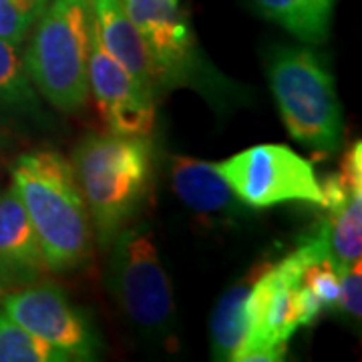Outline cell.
I'll return each mask as SVG.
<instances>
[{
    "instance_id": "obj_17",
    "label": "cell",
    "mask_w": 362,
    "mask_h": 362,
    "mask_svg": "<svg viewBox=\"0 0 362 362\" xmlns=\"http://www.w3.org/2000/svg\"><path fill=\"white\" fill-rule=\"evenodd\" d=\"M63 352L26 330L0 308V362H66Z\"/></svg>"
},
{
    "instance_id": "obj_19",
    "label": "cell",
    "mask_w": 362,
    "mask_h": 362,
    "mask_svg": "<svg viewBox=\"0 0 362 362\" xmlns=\"http://www.w3.org/2000/svg\"><path fill=\"white\" fill-rule=\"evenodd\" d=\"M334 262L324 259V262H314L310 264L304 276H302V284L310 290L314 296L318 298V302L322 304L324 310L337 308L338 292H340V274Z\"/></svg>"
},
{
    "instance_id": "obj_7",
    "label": "cell",
    "mask_w": 362,
    "mask_h": 362,
    "mask_svg": "<svg viewBox=\"0 0 362 362\" xmlns=\"http://www.w3.org/2000/svg\"><path fill=\"white\" fill-rule=\"evenodd\" d=\"M235 197L252 209L288 202L324 207L322 181L306 157L286 145H254L218 163Z\"/></svg>"
},
{
    "instance_id": "obj_18",
    "label": "cell",
    "mask_w": 362,
    "mask_h": 362,
    "mask_svg": "<svg viewBox=\"0 0 362 362\" xmlns=\"http://www.w3.org/2000/svg\"><path fill=\"white\" fill-rule=\"evenodd\" d=\"M51 0H0V39L23 47Z\"/></svg>"
},
{
    "instance_id": "obj_15",
    "label": "cell",
    "mask_w": 362,
    "mask_h": 362,
    "mask_svg": "<svg viewBox=\"0 0 362 362\" xmlns=\"http://www.w3.org/2000/svg\"><path fill=\"white\" fill-rule=\"evenodd\" d=\"M0 119L39 121L42 105L26 73L21 47L0 39Z\"/></svg>"
},
{
    "instance_id": "obj_16",
    "label": "cell",
    "mask_w": 362,
    "mask_h": 362,
    "mask_svg": "<svg viewBox=\"0 0 362 362\" xmlns=\"http://www.w3.org/2000/svg\"><path fill=\"white\" fill-rule=\"evenodd\" d=\"M328 246L337 266L361 262L362 256V189H354L344 204L326 209Z\"/></svg>"
},
{
    "instance_id": "obj_11",
    "label": "cell",
    "mask_w": 362,
    "mask_h": 362,
    "mask_svg": "<svg viewBox=\"0 0 362 362\" xmlns=\"http://www.w3.org/2000/svg\"><path fill=\"white\" fill-rule=\"evenodd\" d=\"M169 180L183 206L206 220H226L246 207L221 175L218 163L177 156L171 159Z\"/></svg>"
},
{
    "instance_id": "obj_20",
    "label": "cell",
    "mask_w": 362,
    "mask_h": 362,
    "mask_svg": "<svg viewBox=\"0 0 362 362\" xmlns=\"http://www.w3.org/2000/svg\"><path fill=\"white\" fill-rule=\"evenodd\" d=\"M340 292H338L337 308L350 322H361L362 316V272L361 262L349 266H340Z\"/></svg>"
},
{
    "instance_id": "obj_22",
    "label": "cell",
    "mask_w": 362,
    "mask_h": 362,
    "mask_svg": "<svg viewBox=\"0 0 362 362\" xmlns=\"http://www.w3.org/2000/svg\"><path fill=\"white\" fill-rule=\"evenodd\" d=\"M2 292H4V286H2V282H0V298H2Z\"/></svg>"
},
{
    "instance_id": "obj_3",
    "label": "cell",
    "mask_w": 362,
    "mask_h": 362,
    "mask_svg": "<svg viewBox=\"0 0 362 362\" xmlns=\"http://www.w3.org/2000/svg\"><path fill=\"white\" fill-rule=\"evenodd\" d=\"M266 77L292 139L320 156L342 147L344 113L334 77L310 45H280L268 52Z\"/></svg>"
},
{
    "instance_id": "obj_4",
    "label": "cell",
    "mask_w": 362,
    "mask_h": 362,
    "mask_svg": "<svg viewBox=\"0 0 362 362\" xmlns=\"http://www.w3.org/2000/svg\"><path fill=\"white\" fill-rule=\"evenodd\" d=\"M90 35L89 0H51L26 39V73L40 97L61 113L87 107Z\"/></svg>"
},
{
    "instance_id": "obj_6",
    "label": "cell",
    "mask_w": 362,
    "mask_h": 362,
    "mask_svg": "<svg viewBox=\"0 0 362 362\" xmlns=\"http://www.w3.org/2000/svg\"><path fill=\"white\" fill-rule=\"evenodd\" d=\"M147 47L157 90L189 87L214 95L226 87L204 59L195 30L180 0H121Z\"/></svg>"
},
{
    "instance_id": "obj_12",
    "label": "cell",
    "mask_w": 362,
    "mask_h": 362,
    "mask_svg": "<svg viewBox=\"0 0 362 362\" xmlns=\"http://www.w3.org/2000/svg\"><path fill=\"white\" fill-rule=\"evenodd\" d=\"M89 2L93 30L99 45L119 65L125 66L145 89L157 97V85L149 52L137 26L133 25V21L125 11L123 2L121 0H89Z\"/></svg>"
},
{
    "instance_id": "obj_13",
    "label": "cell",
    "mask_w": 362,
    "mask_h": 362,
    "mask_svg": "<svg viewBox=\"0 0 362 362\" xmlns=\"http://www.w3.org/2000/svg\"><path fill=\"white\" fill-rule=\"evenodd\" d=\"M250 4L302 45L316 47L330 35L338 0H250Z\"/></svg>"
},
{
    "instance_id": "obj_21",
    "label": "cell",
    "mask_w": 362,
    "mask_h": 362,
    "mask_svg": "<svg viewBox=\"0 0 362 362\" xmlns=\"http://www.w3.org/2000/svg\"><path fill=\"white\" fill-rule=\"evenodd\" d=\"M4 145H6V139H4V135H0V149H2Z\"/></svg>"
},
{
    "instance_id": "obj_14",
    "label": "cell",
    "mask_w": 362,
    "mask_h": 362,
    "mask_svg": "<svg viewBox=\"0 0 362 362\" xmlns=\"http://www.w3.org/2000/svg\"><path fill=\"white\" fill-rule=\"evenodd\" d=\"M256 272L244 280L230 286L218 300L209 318V337H211V358L214 361H232L235 352L244 344L247 332V298L252 292Z\"/></svg>"
},
{
    "instance_id": "obj_10",
    "label": "cell",
    "mask_w": 362,
    "mask_h": 362,
    "mask_svg": "<svg viewBox=\"0 0 362 362\" xmlns=\"http://www.w3.org/2000/svg\"><path fill=\"white\" fill-rule=\"evenodd\" d=\"M47 264L13 183L0 189V282L23 288L42 280Z\"/></svg>"
},
{
    "instance_id": "obj_1",
    "label": "cell",
    "mask_w": 362,
    "mask_h": 362,
    "mask_svg": "<svg viewBox=\"0 0 362 362\" xmlns=\"http://www.w3.org/2000/svg\"><path fill=\"white\" fill-rule=\"evenodd\" d=\"M11 183L37 233L47 270L71 274L87 266L93 228L71 161L51 149L23 153Z\"/></svg>"
},
{
    "instance_id": "obj_2",
    "label": "cell",
    "mask_w": 362,
    "mask_h": 362,
    "mask_svg": "<svg viewBox=\"0 0 362 362\" xmlns=\"http://www.w3.org/2000/svg\"><path fill=\"white\" fill-rule=\"evenodd\" d=\"M71 165L89 211L93 238L103 247L141 209L153 177V147L143 135L90 133Z\"/></svg>"
},
{
    "instance_id": "obj_9",
    "label": "cell",
    "mask_w": 362,
    "mask_h": 362,
    "mask_svg": "<svg viewBox=\"0 0 362 362\" xmlns=\"http://www.w3.org/2000/svg\"><path fill=\"white\" fill-rule=\"evenodd\" d=\"M89 93L109 133L149 137L156 127V95L105 51L95 30L90 35Z\"/></svg>"
},
{
    "instance_id": "obj_5",
    "label": "cell",
    "mask_w": 362,
    "mask_h": 362,
    "mask_svg": "<svg viewBox=\"0 0 362 362\" xmlns=\"http://www.w3.org/2000/svg\"><path fill=\"white\" fill-rule=\"evenodd\" d=\"M107 290L117 308L145 337L168 342L175 337L173 284L147 226L123 228L109 244Z\"/></svg>"
},
{
    "instance_id": "obj_8",
    "label": "cell",
    "mask_w": 362,
    "mask_h": 362,
    "mask_svg": "<svg viewBox=\"0 0 362 362\" xmlns=\"http://www.w3.org/2000/svg\"><path fill=\"white\" fill-rule=\"evenodd\" d=\"M2 310L33 334L63 352L69 361H95L101 340L85 312L54 282L14 288L2 298Z\"/></svg>"
}]
</instances>
